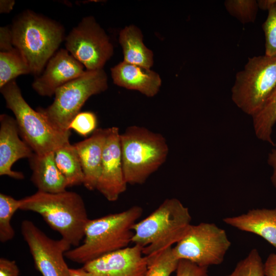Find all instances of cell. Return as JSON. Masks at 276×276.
<instances>
[{
	"label": "cell",
	"mask_w": 276,
	"mask_h": 276,
	"mask_svg": "<svg viewBox=\"0 0 276 276\" xmlns=\"http://www.w3.org/2000/svg\"><path fill=\"white\" fill-rule=\"evenodd\" d=\"M143 212L142 207L134 205L119 213L89 219L85 227L83 243L66 251L65 257L84 265L128 247L132 242V227Z\"/></svg>",
	"instance_id": "obj_1"
},
{
	"label": "cell",
	"mask_w": 276,
	"mask_h": 276,
	"mask_svg": "<svg viewBox=\"0 0 276 276\" xmlns=\"http://www.w3.org/2000/svg\"><path fill=\"white\" fill-rule=\"evenodd\" d=\"M20 200L19 210L38 214L71 246L80 245L89 219L79 194L66 190L56 193L37 191Z\"/></svg>",
	"instance_id": "obj_2"
},
{
	"label": "cell",
	"mask_w": 276,
	"mask_h": 276,
	"mask_svg": "<svg viewBox=\"0 0 276 276\" xmlns=\"http://www.w3.org/2000/svg\"><path fill=\"white\" fill-rule=\"evenodd\" d=\"M192 217L188 208L177 198L165 199L152 213L132 227V243L150 258L172 247L186 235Z\"/></svg>",
	"instance_id": "obj_3"
},
{
	"label": "cell",
	"mask_w": 276,
	"mask_h": 276,
	"mask_svg": "<svg viewBox=\"0 0 276 276\" xmlns=\"http://www.w3.org/2000/svg\"><path fill=\"white\" fill-rule=\"evenodd\" d=\"M10 27L14 47L26 59L31 73L39 76L63 41V27L29 10L20 14Z\"/></svg>",
	"instance_id": "obj_4"
},
{
	"label": "cell",
	"mask_w": 276,
	"mask_h": 276,
	"mask_svg": "<svg viewBox=\"0 0 276 276\" xmlns=\"http://www.w3.org/2000/svg\"><path fill=\"white\" fill-rule=\"evenodd\" d=\"M125 180L142 185L165 162L169 152L166 139L141 126L128 127L120 135Z\"/></svg>",
	"instance_id": "obj_5"
},
{
	"label": "cell",
	"mask_w": 276,
	"mask_h": 276,
	"mask_svg": "<svg viewBox=\"0 0 276 276\" xmlns=\"http://www.w3.org/2000/svg\"><path fill=\"white\" fill-rule=\"evenodd\" d=\"M0 89L6 107L15 116L19 135L35 153L55 152L70 143L71 132L59 130L41 112L33 109L24 99L15 80Z\"/></svg>",
	"instance_id": "obj_6"
},
{
	"label": "cell",
	"mask_w": 276,
	"mask_h": 276,
	"mask_svg": "<svg viewBox=\"0 0 276 276\" xmlns=\"http://www.w3.org/2000/svg\"><path fill=\"white\" fill-rule=\"evenodd\" d=\"M276 87V56H255L248 59L236 75L231 89L235 104L253 116L262 108Z\"/></svg>",
	"instance_id": "obj_7"
},
{
	"label": "cell",
	"mask_w": 276,
	"mask_h": 276,
	"mask_svg": "<svg viewBox=\"0 0 276 276\" xmlns=\"http://www.w3.org/2000/svg\"><path fill=\"white\" fill-rule=\"evenodd\" d=\"M107 88V77L103 69L86 70L81 76L59 87L50 106L37 110L56 128L63 132H69L71 123L80 112L86 100Z\"/></svg>",
	"instance_id": "obj_8"
},
{
	"label": "cell",
	"mask_w": 276,
	"mask_h": 276,
	"mask_svg": "<svg viewBox=\"0 0 276 276\" xmlns=\"http://www.w3.org/2000/svg\"><path fill=\"white\" fill-rule=\"evenodd\" d=\"M231 245L225 230L214 223L191 225L183 238L173 247L175 257L208 267L222 263Z\"/></svg>",
	"instance_id": "obj_9"
},
{
	"label": "cell",
	"mask_w": 276,
	"mask_h": 276,
	"mask_svg": "<svg viewBox=\"0 0 276 276\" xmlns=\"http://www.w3.org/2000/svg\"><path fill=\"white\" fill-rule=\"evenodd\" d=\"M66 50L87 71L103 69L113 54V47L93 16L82 18L65 38Z\"/></svg>",
	"instance_id": "obj_10"
},
{
	"label": "cell",
	"mask_w": 276,
	"mask_h": 276,
	"mask_svg": "<svg viewBox=\"0 0 276 276\" xmlns=\"http://www.w3.org/2000/svg\"><path fill=\"white\" fill-rule=\"evenodd\" d=\"M21 233L27 244L35 267L42 276H70V268L64 260L71 245L64 239L48 237L32 221L23 220Z\"/></svg>",
	"instance_id": "obj_11"
},
{
	"label": "cell",
	"mask_w": 276,
	"mask_h": 276,
	"mask_svg": "<svg viewBox=\"0 0 276 276\" xmlns=\"http://www.w3.org/2000/svg\"><path fill=\"white\" fill-rule=\"evenodd\" d=\"M119 129L108 128L96 189L109 201L117 200L126 191L127 183L123 171Z\"/></svg>",
	"instance_id": "obj_12"
},
{
	"label": "cell",
	"mask_w": 276,
	"mask_h": 276,
	"mask_svg": "<svg viewBox=\"0 0 276 276\" xmlns=\"http://www.w3.org/2000/svg\"><path fill=\"white\" fill-rule=\"evenodd\" d=\"M83 267L96 276H145L148 261L137 245L104 255Z\"/></svg>",
	"instance_id": "obj_13"
},
{
	"label": "cell",
	"mask_w": 276,
	"mask_h": 276,
	"mask_svg": "<svg viewBox=\"0 0 276 276\" xmlns=\"http://www.w3.org/2000/svg\"><path fill=\"white\" fill-rule=\"evenodd\" d=\"M84 67L66 49H61L49 60L32 87L41 96L51 97L59 87L82 75Z\"/></svg>",
	"instance_id": "obj_14"
},
{
	"label": "cell",
	"mask_w": 276,
	"mask_h": 276,
	"mask_svg": "<svg viewBox=\"0 0 276 276\" xmlns=\"http://www.w3.org/2000/svg\"><path fill=\"white\" fill-rule=\"evenodd\" d=\"M16 120L6 114L0 116V175L16 179L24 178V174L14 171L12 166L18 160L31 157L34 152L19 137Z\"/></svg>",
	"instance_id": "obj_15"
},
{
	"label": "cell",
	"mask_w": 276,
	"mask_h": 276,
	"mask_svg": "<svg viewBox=\"0 0 276 276\" xmlns=\"http://www.w3.org/2000/svg\"><path fill=\"white\" fill-rule=\"evenodd\" d=\"M108 131V128H97L89 137L74 144L84 174L83 185L90 191L96 189L101 174Z\"/></svg>",
	"instance_id": "obj_16"
},
{
	"label": "cell",
	"mask_w": 276,
	"mask_h": 276,
	"mask_svg": "<svg viewBox=\"0 0 276 276\" xmlns=\"http://www.w3.org/2000/svg\"><path fill=\"white\" fill-rule=\"evenodd\" d=\"M111 75L116 85L137 90L148 97L155 96L162 84V79L157 73L124 61L111 68Z\"/></svg>",
	"instance_id": "obj_17"
},
{
	"label": "cell",
	"mask_w": 276,
	"mask_h": 276,
	"mask_svg": "<svg viewBox=\"0 0 276 276\" xmlns=\"http://www.w3.org/2000/svg\"><path fill=\"white\" fill-rule=\"evenodd\" d=\"M227 225L262 237L276 248V207L257 209L245 214L223 219Z\"/></svg>",
	"instance_id": "obj_18"
},
{
	"label": "cell",
	"mask_w": 276,
	"mask_h": 276,
	"mask_svg": "<svg viewBox=\"0 0 276 276\" xmlns=\"http://www.w3.org/2000/svg\"><path fill=\"white\" fill-rule=\"evenodd\" d=\"M29 161L31 180L38 191L56 193L66 190L67 182L56 165L54 152L43 155L34 153Z\"/></svg>",
	"instance_id": "obj_19"
},
{
	"label": "cell",
	"mask_w": 276,
	"mask_h": 276,
	"mask_svg": "<svg viewBox=\"0 0 276 276\" xmlns=\"http://www.w3.org/2000/svg\"><path fill=\"white\" fill-rule=\"evenodd\" d=\"M124 61L150 69L153 64V53L144 43L143 34L134 25L125 27L120 32Z\"/></svg>",
	"instance_id": "obj_20"
},
{
	"label": "cell",
	"mask_w": 276,
	"mask_h": 276,
	"mask_svg": "<svg viewBox=\"0 0 276 276\" xmlns=\"http://www.w3.org/2000/svg\"><path fill=\"white\" fill-rule=\"evenodd\" d=\"M54 154L56 165L65 178L68 187L83 184L84 174L74 145L69 143L63 145L58 148Z\"/></svg>",
	"instance_id": "obj_21"
},
{
	"label": "cell",
	"mask_w": 276,
	"mask_h": 276,
	"mask_svg": "<svg viewBox=\"0 0 276 276\" xmlns=\"http://www.w3.org/2000/svg\"><path fill=\"white\" fill-rule=\"evenodd\" d=\"M251 117L256 137L274 146L271 134L276 123V87L261 109Z\"/></svg>",
	"instance_id": "obj_22"
},
{
	"label": "cell",
	"mask_w": 276,
	"mask_h": 276,
	"mask_svg": "<svg viewBox=\"0 0 276 276\" xmlns=\"http://www.w3.org/2000/svg\"><path fill=\"white\" fill-rule=\"evenodd\" d=\"M29 73H31L30 68L17 49L0 52V88L17 76Z\"/></svg>",
	"instance_id": "obj_23"
},
{
	"label": "cell",
	"mask_w": 276,
	"mask_h": 276,
	"mask_svg": "<svg viewBox=\"0 0 276 276\" xmlns=\"http://www.w3.org/2000/svg\"><path fill=\"white\" fill-rule=\"evenodd\" d=\"M20 200L10 195L0 194V241L5 243L15 236L11 221L15 212L19 210Z\"/></svg>",
	"instance_id": "obj_24"
},
{
	"label": "cell",
	"mask_w": 276,
	"mask_h": 276,
	"mask_svg": "<svg viewBox=\"0 0 276 276\" xmlns=\"http://www.w3.org/2000/svg\"><path fill=\"white\" fill-rule=\"evenodd\" d=\"M147 259L148 269L145 276H170L176 271L179 261L173 254V247Z\"/></svg>",
	"instance_id": "obj_25"
},
{
	"label": "cell",
	"mask_w": 276,
	"mask_h": 276,
	"mask_svg": "<svg viewBox=\"0 0 276 276\" xmlns=\"http://www.w3.org/2000/svg\"><path fill=\"white\" fill-rule=\"evenodd\" d=\"M227 12L243 24L254 22L258 6L256 0H226L224 2Z\"/></svg>",
	"instance_id": "obj_26"
},
{
	"label": "cell",
	"mask_w": 276,
	"mask_h": 276,
	"mask_svg": "<svg viewBox=\"0 0 276 276\" xmlns=\"http://www.w3.org/2000/svg\"><path fill=\"white\" fill-rule=\"evenodd\" d=\"M226 276H265L264 266L257 249H252L247 256L240 261L233 271Z\"/></svg>",
	"instance_id": "obj_27"
},
{
	"label": "cell",
	"mask_w": 276,
	"mask_h": 276,
	"mask_svg": "<svg viewBox=\"0 0 276 276\" xmlns=\"http://www.w3.org/2000/svg\"><path fill=\"white\" fill-rule=\"evenodd\" d=\"M262 28L265 36V54L276 56V0L268 11Z\"/></svg>",
	"instance_id": "obj_28"
},
{
	"label": "cell",
	"mask_w": 276,
	"mask_h": 276,
	"mask_svg": "<svg viewBox=\"0 0 276 276\" xmlns=\"http://www.w3.org/2000/svg\"><path fill=\"white\" fill-rule=\"evenodd\" d=\"M97 125V118L94 112H80L72 120L69 128L81 135L86 136L95 131Z\"/></svg>",
	"instance_id": "obj_29"
},
{
	"label": "cell",
	"mask_w": 276,
	"mask_h": 276,
	"mask_svg": "<svg viewBox=\"0 0 276 276\" xmlns=\"http://www.w3.org/2000/svg\"><path fill=\"white\" fill-rule=\"evenodd\" d=\"M208 268L186 260H180L176 270V276H209Z\"/></svg>",
	"instance_id": "obj_30"
},
{
	"label": "cell",
	"mask_w": 276,
	"mask_h": 276,
	"mask_svg": "<svg viewBox=\"0 0 276 276\" xmlns=\"http://www.w3.org/2000/svg\"><path fill=\"white\" fill-rule=\"evenodd\" d=\"M13 37L10 27L0 28V51L6 52L14 49Z\"/></svg>",
	"instance_id": "obj_31"
},
{
	"label": "cell",
	"mask_w": 276,
	"mask_h": 276,
	"mask_svg": "<svg viewBox=\"0 0 276 276\" xmlns=\"http://www.w3.org/2000/svg\"><path fill=\"white\" fill-rule=\"evenodd\" d=\"M19 269L15 261L0 258V276H18Z\"/></svg>",
	"instance_id": "obj_32"
},
{
	"label": "cell",
	"mask_w": 276,
	"mask_h": 276,
	"mask_svg": "<svg viewBox=\"0 0 276 276\" xmlns=\"http://www.w3.org/2000/svg\"><path fill=\"white\" fill-rule=\"evenodd\" d=\"M264 266L265 276H276V254H270Z\"/></svg>",
	"instance_id": "obj_33"
},
{
	"label": "cell",
	"mask_w": 276,
	"mask_h": 276,
	"mask_svg": "<svg viewBox=\"0 0 276 276\" xmlns=\"http://www.w3.org/2000/svg\"><path fill=\"white\" fill-rule=\"evenodd\" d=\"M274 146V148L268 154L267 162L272 168L271 181L274 188H276V143Z\"/></svg>",
	"instance_id": "obj_34"
},
{
	"label": "cell",
	"mask_w": 276,
	"mask_h": 276,
	"mask_svg": "<svg viewBox=\"0 0 276 276\" xmlns=\"http://www.w3.org/2000/svg\"><path fill=\"white\" fill-rule=\"evenodd\" d=\"M15 5L13 0H1L0 12L1 13H8L11 11Z\"/></svg>",
	"instance_id": "obj_35"
},
{
	"label": "cell",
	"mask_w": 276,
	"mask_h": 276,
	"mask_svg": "<svg viewBox=\"0 0 276 276\" xmlns=\"http://www.w3.org/2000/svg\"><path fill=\"white\" fill-rule=\"evenodd\" d=\"M70 276H96L93 273L85 270L83 267L80 268H70Z\"/></svg>",
	"instance_id": "obj_36"
},
{
	"label": "cell",
	"mask_w": 276,
	"mask_h": 276,
	"mask_svg": "<svg viewBox=\"0 0 276 276\" xmlns=\"http://www.w3.org/2000/svg\"><path fill=\"white\" fill-rule=\"evenodd\" d=\"M275 1V0H258L257 1L258 8L268 11Z\"/></svg>",
	"instance_id": "obj_37"
}]
</instances>
